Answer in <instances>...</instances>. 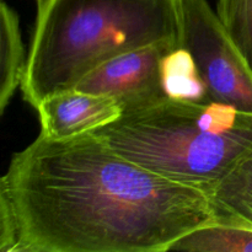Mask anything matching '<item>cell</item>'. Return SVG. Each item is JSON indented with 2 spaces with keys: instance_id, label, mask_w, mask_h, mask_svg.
Listing matches in <instances>:
<instances>
[{
  "instance_id": "52a82bcc",
  "label": "cell",
  "mask_w": 252,
  "mask_h": 252,
  "mask_svg": "<svg viewBox=\"0 0 252 252\" xmlns=\"http://www.w3.org/2000/svg\"><path fill=\"white\" fill-rule=\"evenodd\" d=\"M207 194L217 219L252 228V148Z\"/></svg>"
},
{
  "instance_id": "7c38bea8",
  "label": "cell",
  "mask_w": 252,
  "mask_h": 252,
  "mask_svg": "<svg viewBox=\"0 0 252 252\" xmlns=\"http://www.w3.org/2000/svg\"><path fill=\"white\" fill-rule=\"evenodd\" d=\"M36 1H37V2H39V1H41V0H36Z\"/></svg>"
},
{
  "instance_id": "8fae6325",
  "label": "cell",
  "mask_w": 252,
  "mask_h": 252,
  "mask_svg": "<svg viewBox=\"0 0 252 252\" xmlns=\"http://www.w3.org/2000/svg\"><path fill=\"white\" fill-rule=\"evenodd\" d=\"M216 12L252 69V0H218Z\"/></svg>"
},
{
  "instance_id": "3957f363",
  "label": "cell",
  "mask_w": 252,
  "mask_h": 252,
  "mask_svg": "<svg viewBox=\"0 0 252 252\" xmlns=\"http://www.w3.org/2000/svg\"><path fill=\"white\" fill-rule=\"evenodd\" d=\"M91 133L134 164L208 192L252 148V113L167 98Z\"/></svg>"
},
{
  "instance_id": "6da1fadb",
  "label": "cell",
  "mask_w": 252,
  "mask_h": 252,
  "mask_svg": "<svg viewBox=\"0 0 252 252\" xmlns=\"http://www.w3.org/2000/svg\"><path fill=\"white\" fill-rule=\"evenodd\" d=\"M206 191L154 174L94 133H41L0 180V252H164L216 220Z\"/></svg>"
},
{
  "instance_id": "30bf717a",
  "label": "cell",
  "mask_w": 252,
  "mask_h": 252,
  "mask_svg": "<svg viewBox=\"0 0 252 252\" xmlns=\"http://www.w3.org/2000/svg\"><path fill=\"white\" fill-rule=\"evenodd\" d=\"M161 76L164 90L169 98L196 102L211 101L193 58L182 46L172 49L164 57Z\"/></svg>"
},
{
  "instance_id": "5b68a950",
  "label": "cell",
  "mask_w": 252,
  "mask_h": 252,
  "mask_svg": "<svg viewBox=\"0 0 252 252\" xmlns=\"http://www.w3.org/2000/svg\"><path fill=\"white\" fill-rule=\"evenodd\" d=\"M180 46L179 42H160L116 57L94 69L75 88L112 97L122 113L157 105L169 98L162 85L161 62Z\"/></svg>"
},
{
  "instance_id": "277c9868",
  "label": "cell",
  "mask_w": 252,
  "mask_h": 252,
  "mask_svg": "<svg viewBox=\"0 0 252 252\" xmlns=\"http://www.w3.org/2000/svg\"><path fill=\"white\" fill-rule=\"evenodd\" d=\"M181 46L189 52L211 101L252 113V69L207 0H180Z\"/></svg>"
},
{
  "instance_id": "ba28073f",
  "label": "cell",
  "mask_w": 252,
  "mask_h": 252,
  "mask_svg": "<svg viewBox=\"0 0 252 252\" xmlns=\"http://www.w3.org/2000/svg\"><path fill=\"white\" fill-rule=\"evenodd\" d=\"M27 56L16 11L5 1L0 6V113H4L15 91L21 86Z\"/></svg>"
},
{
  "instance_id": "9c48e42d",
  "label": "cell",
  "mask_w": 252,
  "mask_h": 252,
  "mask_svg": "<svg viewBox=\"0 0 252 252\" xmlns=\"http://www.w3.org/2000/svg\"><path fill=\"white\" fill-rule=\"evenodd\" d=\"M169 251L252 252V228L216 219L185 234L170 246Z\"/></svg>"
},
{
  "instance_id": "7a4b0ae2",
  "label": "cell",
  "mask_w": 252,
  "mask_h": 252,
  "mask_svg": "<svg viewBox=\"0 0 252 252\" xmlns=\"http://www.w3.org/2000/svg\"><path fill=\"white\" fill-rule=\"evenodd\" d=\"M180 33V0H41L24 98L36 108L116 57L160 42L181 44Z\"/></svg>"
},
{
  "instance_id": "8992f818",
  "label": "cell",
  "mask_w": 252,
  "mask_h": 252,
  "mask_svg": "<svg viewBox=\"0 0 252 252\" xmlns=\"http://www.w3.org/2000/svg\"><path fill=\"white\" fill-rule=\"evenodd\" d=\"M34 110L41 122L39 133L51 139L90 133L122 115V108L112 97L76 88L48 96Z\"/></svg>"
}]
</instances>
